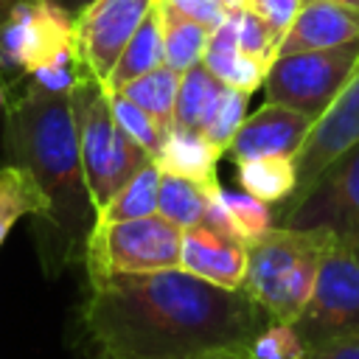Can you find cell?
<instances>
[{"label":"cell","mask_w":359,"mask_h":359,"mask_svg":"<svg viewBox=\"0 0 359 359\" xmlns=\"http://www.w3.org/2000/svg\"><path fill=\"white\" fill-rule=\"evenodd\" d=\"M160 20H163V45H165V67L185 73L188 67L199 65L205 56V48L210 42V34L202 22L180 14L171 3L157 0Z\"/></svg>","instance_id":"44dd1931"},{"label":"cell","mask_w":359,"mask_h":359,"mask_svg":"<svg viewBox=\"0 0 359 359\" xmlns=\"http://www.w3.org/2000/svg\"><path fill=\"white\" fill-rule=\"evenodd\" d=\"M3 163L20 165L42 191L45 213L34 219V241L45 275L84 261L87 236L95 227L93 205L73 115V98L34 84L17 87L3 104Z\"/></svg>","instance_id":"7a4b0ae2"},{"label":"cell","mask_w":359,"mask_h":359,"mask_svg":"<svg viewBox=\"0 0 359 359\" xmlns=\"http://www.w3.org/2000/svg\"><path fill=\"white\" fill-rule=\"evenodd\" d=\"M272 317L244 292L185 269L87 280L79 328L93 359H208L247 353Z\"/></svg>","instance_id":"6da1fadb"},{"label":"cell","mask_w":359,"mask_h":359,"mask_svg":"<svg viewBox=\"0 0 359 359\" xmlns=\"http://www.w3.org/2000/svg\"><path fill=\"white\" fill-rule=\"evenodd\" d=\"M182 227L151 213L129 222H95L84 247L87 280L180 269Z\"/></svg>","instance_id":"5b68a950"},{"label":"cell","mask_w":359,"mask_h":359,"mask_svg":"<svg viewBox=\"0 0 359 359\" xmlns=\"http://www.w3.org/2000/svg\"><path fill=\"white\" fill-rule=\"evenodd\" d=\"M165 65V45H163V20H160V6L149 11V17L140 22L123 53L118 56L109 79L104 81L107 90H121L129 81L157 70Z\"/></svg>","instance_id":"ac0fdd59"},{"label":"cell","mask_w":359,"mask_h":359,"mask_svg":"<svg viewBox=\"0 0 359 359\" xmlns=\"http://www.w3.org/2000/svg\"><path fill=\"white\" fill-rule=\"evenodd\" d=\"M219 3H222L227 11H238V8H244V6H247V0H219Z\"/></svg>","instance_id":"d590c367"},{"label":"cell","mask_w":359,"mask_h":359,"mask_svg":"<svg viewBox=\"0 0 359 359\" xmlns=\"http://www.w3.org/2000/svg\"><path fill=\"white\" fill-rule=\"evenodd\" d=\"M311 126H314L311 115L266 101L241 121L224 154L233 163L252 157H294L306 143Z\"/></svg>","instance_id":"7c38bea8"},{"label":"cell","mask_w":359,"mask_h":359,"mask_svg":"<svg viewBox=\"0 0 359 359\" xmlns=\"http://www.w3.org/2000/svg\"><path fill=\"white\" fill-rule=\"evenodd\" d=\"M300 6H303V0H247V8L255 11L278 36H283L289 31Z\"/></svg>","instance_id":"4dcf8cb0"},{"label":"cell","mask_w":359,"mask_h":359,"mask_svg":"<svg viewBox=\"0 0 359 359\" xmlns=\"http://www.w3.org/2000/svg\"><path fill=\"white\" fill-rule=\"evenodd\" d=\"M331 3H339V6H345V8H353V11H359V0H331Z\"/></svg>","instance_id":"74e56055"},{"label":"cell","mask_w":359,"mask_h":359,"mask_svg":"<svg viewBox=\"0 0 359 359\" xmlns=\"http://www.w3.org/2000/svg\"><path fill=\"white\" fill-rule=\"evenodd\" d=\"M359 70V39L323 50L278 56L264 79L266 101L320 118Z\"/></svg>","instance_id":"8992f818"},{"label":"cell","mask_w":359,"mask_h":359,"mask_svg":"<svg viewBox=\"0 0 359 359\" xmlns=\"http://www.w3.org/2000/svg\"><path fill=\"white\" fill-rule=\"evenodd\" d=\"M303 359H359V331L348 337H337L331 342L306 348Z\"/></svg>","instance_id":"d6a6232c"},{"label":"cell","mask_w":359,"mask_h":359,"mask_svg":"<svg viewBox=\"0 0 359 359\" xmlns=\"http://www.w3.org/2000/svg\"><path fill=\"white\" fill-rule=\"evenodd\" d=\"M306 345L292 323L269 320L247 345V359H303Z\"/></svg>","instance_id":"83f0119b"},{"label":"cell","mask_w":359,"mask_h":359,"mask_svg":"<svg viewBox=\"0 0 359 359\" xmlns=\"http://www.w3.org/2000/svg\"><path fill=\"white\" fill-rule=\"evenodd\" d=\"M160 165L151 160L143 165L101 210L95 222H129V219H143L157 213V191H160Z\"/></svg>","instance_id":"cb8c5ba5"},{"label":"cell","mask_w":359,"mask_h":359,"mask_svg":"<svg viewBox=\"0 0 359 359\" xmlns=\"http://www.w3.org/2000/svg\"><path fill=\"white\" fill-rule=\"evenodd\" d=\"M107 90V87H104ZM107 98H109V109H112V118L118 121V126L137 143L149 151L151 160H157V154L163 151V143L168 137L171 129L160 126L146 109H140L135 101H129L123 93L118 90H107Z\"/></svg>","instance_id":"484cf974"},{"label":"cell","mask_w":359,"mask_h":359,"mask_svg":"<svg viewBox=\"0 0 359 359\" xmlns=\"http://www.w3.org/2000/svg\"><path fill=\"white\" fill-rule=\"evenodd\" d=\"M180 269L222 289H241L247 275V244L210 224L185 227Z\"/></svg>","instance_id":"4fadbf2b"},{"label":"cell","mask_w":359,"mask_h":359,"mask_svg":"<svg viewBox=\"0 0 359 359\" xmlns=\"http://www.w3.org/2000/svg\"><path fill=\"white\" fill-rule=\"evenodd\" d=\"M236 14V36H238V48L247 53V56H252V59H258V62H264L266 67H272V62L278 59V45H280V36L255 14V11H250L247 6L244 8H238V11H233Z\"/></svg>","instance_id":"f1b7e54d"},{"label":"cell","mask_w":359,"mask_h":359,"mask_svg":"<svg viewBox=\"0 0 359 359\" xmlns=\"http://www.w3.org/2000/svg\"><path fill=\"white\" fill-rule=\"evenodd\" d=\"M328 230L272 224L247 244L244 292L278 323H294L306 309L320 264L331 247Z\"/></svg>","instance_id":"3957f363"},{"label":"cell","mask_w":359,"mask_h":359,"mask_svg":"<svg viewBox=\"0 0 359 359\" xmlns=\"http://www.w3.org/2000/svg\"><path fill=\"white\" fill-rule=\"evenodd\" d=\"M222 191V185H205L188 177L177 174H163L160 177V191H157V213L165 216L177 227H194L202 224L213 196Z\"/></svg>","instance_id":"ffe728a7"},{"label":"cell","mask_w":359,"mask_h":359,"mask_svg":"<svg viewBox=\"0 0 359 359\" xmlns=\"http://www.w3.org/2000/svg\"><path fill=\"white\" fill-rule=\"evenodd\" d=\"M205 224L227 230V233L238 236L244 244H250L275 224V213H272V205L250 196L247 191H224L222 188L210 202Z\"/></svg>","instance_id":"d6986e66"},{"label":"cell","mask_w":359,"mask_h":359,"mask_svg":"<svg viewBox=\"0 0 359 359\" xmlns=\"http://www.w3.org/2000/svg\"><path fill=\"white\" fill-rule=\"evenodd\" d=\"M165 3H171L180 14H185V17L196 20V22H202L208 31H216V28L230 17V11H227L219 0H165Z\"/></svg>","instance_id":"1f68e13d"},{"label":"cell","mask_w":359,"mask_h":359,"mask_svg":"<svg viewBox=\"0 0 359 359\" xmlns=\"http://www.w3.org/2000/svg\"><path fill=\"white\" fill-rule=\"evenodd\" d=\"M227 93V84L216 79L202 62L188 67L180 79L177 104H174V126L188 132H205L210 118L216 115L222 98Z\"/></svg>","instance_id":"e0dca14e"},{"label":"cell","mask_w":359,"mask_h":359,"mask_svg":"<svg viewBox=\"0 0 359 359\" xmlns=\"http://www.w3.org/2000/svg\"><path fill=\"white\" fill-rule=\"evenodd\" d=\"M76 39V17L50 0H25L0 22V93L8 98L59 48Z\"/></svg>","instance_id":"52a82bcc"},{"label":"cell","mask_w":359,"mask_h":359,"mask_svg":"<svg viewBox=\"0 0 359 359\" xmlns=\"http://www.w3.org/2000/svg\"><path fill=\"white\" fill-rule=\"evenodd\" d=\"M208 359H247V353H216V356H208Z\"/></svg>","instance_id":"8d00e7d4"},{"label":"cell","mask_w":359,"mask_h":359,"mask_svg":"<svg viewBox=\"0 0 359 359\" xmlns=\"http://www.w3.org/2000/svg\"><path fill=\"white\" fill-rule=\"evenodd\" d=\"M247 104H250V93H241V90H236V87H227V93H224V98H222L216 115L210 118V123H208V129H205L202 135H205L216 149L227 151L233 135L238 132L241 121L247 118Z\"/></svg>","instance_id":"f546056e"},{"label":"cell","mask_w":359,"mask_h":359,"mask_svg":"<svg viewBox=\"0 0 359 359\" xmlns=\"http://www.w3.org/2000/svg\"><path fill=\"white\" fill-rule=\"evenodd\" d=\"M275 224L328 230L359 252V146L342 154L297 202L272 208Z\"/></svg>","instance_id":"9c48e42d"},{"label":"cell","mask_w":359,"mask_h":359,"mask_svg":"<svg viewBox=\"0 0 359 359\" xmlns=\"http://www.w3.org/2000/svg\"><path fill=\"white\" fill-rule=\"evenodd\" d=\"M90 76L84 59H81V50H79V42L73 39L70 45L59 48L50 59H45L25 81L39 87V90H48V93H65L70 95L84 79Z\"/></svg>","instance_id":"4316f807"},{"label":"cell","mask_w":359,"mask_h":359,"mask_svg":"<svg viewBox=\"0 0 359 359\" xmlns=\"http://www.w3.org/2000/svg\"><path fill=\"white\" fill-rule=\"evenodd\" d=\"M180 79H182V73L163 65V67L129 81L118 93H123L129 101H135L140 109H146L160 126L174 129V104H177Z\"/></svg>","instance_id":"d4e9b609"},{"label":"cell","mask_w":359,"mask_h":359,"mask_svg":"<svg viewBox=\"0 0 359 359\" xmlns=\"http://www.w3.org/2000/svg\"><path fill=\"white\" fill-rule=\"evenodd\" d=\"M202 65L222 79L227 87H236L241 93H255L264 87V79L269 73V67L252 56H247L238 48V36H236V14L230 11V17L210 34V42L205 48Z\"/></svg>","instance_id":"9a60e30c"},{"label":"cell","mask_w":359,"mask_h":359,"mask_svg":"<svg viewBox=\"0 0 359 359\" xmlns=\"http://www.w3.org/2000/svg\"><path fill=\"white\" fill-rule=\"evenodd\" d=\"M20 3H25V0H0V22H3V20H6V17H8Z\"/></svg>","instance_id":"e575fe53"},{"label":"cell","mask_w":359,"mask_h":359,"mask_svg":"<svg viewBox=\"0 0 359 359\" xmlns=\"http://www.w3.org/2000/svg\"><path fill=\"white\" fill-rule=\"evenodd\" d=\"M359 39V11L331 0H303L294 22L280 36L278 56L337 48Z\"/></svg>","instance_id":"5bb4252c"},{"label":"cell","mask_w":359,"mask_h":359,"mask_svg":"<svg viewBox=\"0 0 359 359\" xmlns=\"http://www.w3.org/2000/svg\"><path fill=\"white\" fill-rule=\"evenodd\" d=\"M292 325L306 348L359 331V252L353 247L331 241L314 292Z\"/></svg>","instance_id":"ba28073f"},{"label":"cell","mask_w":359,"mask_h":359,"mask_svg":"<svg viewBox=\"0 0 359 359\" xmlns=\"http://www.w3.org/2000/svg\"><path fill=\"white\" fill-rule=\"evenodd\" d=\"M50 3H53V6H59L62 11H67L70 17H79V14H81L93 0H50Z\"/></svg>","instance_id":"836d02e7"},{"label":"cell","mask_w":359,"mask_h":359,"mask_svg":"<svg viewBox=\"0 0 359 359\" xmlns=\"http://www.w3.org/2000/svg\"><path fill=\"white\" fill-rule=\"evenodd\" d=\"M224 151L216 149L205 135L199 132H188V129H171L163 151L157 154V165L163 174H177V177H188L205 185H216V163Z\"/></svg>","instance_id":"2e32d148"},{"label":"cell","mask_w":359,"mask_h":359,"mask_svg":"<svg viewBox=\"0 0 359 359\" xmlns=\"http://www.w3.org/2000/svg\"><path fill=\"white\" fill-rule=\"evenodd\" d=\"M353 146H359V70L342 87V93L328 104V109L320 118H314V126L306 143L294 154L297 182H294L292 196L283 205L297 202Z\"/></svg>","instance_id":"30bf717a"},{"label":"cell","mask_w":359,"mask_h":359,"mask_svg":"<svg viewBox=\"0 0 359 359\" xmlns=\"http://www.w3.org/2000/svg\"><path fill=\"white\" fill-rule=\"evenodd\" d=\"M236 177L241 191L250 196L278 208L283 205L297 182L294 171V157H252V160H238L236 163Z\"/></svg>","instance_id":"7402d4cb"},{"label":"cell","mask_w":359,"mask_h":359,"mask_svg":"<svg viewBox=\"0 0 359 359\" xmlns=\"http://www.w3.org/2000/svg\"><path fill=\"white\" fill-rule=\"evenodd\" d=\"M157 0H93L76 17V42L93 79H109L118 56Z\"/></svg>","instance_id":"8fae6325"},{"label":"cell","mask_w":359,"mask_h":359,"mask_svg":"<svg viewBox=\"0 0 359 359\" xmlns=\"http://www.w3.org/2000/svg\"><path fill=\"white\" fill-rule=\"evenodd\" d=\"M45 208L48 205H45V196L36 188V182L20 165L3 163L0 165V247L20 219H25V216L39 219L45 213Z\"/></svg>","instance_id":"603a6c76"},{"label":"cell","mask_w":359,"mask_h":359,"mask_svg":"<svg viewBox=\"0 0 359 359\" xmlns=\"http://www.w3.org/2000/svg\"><path fill=\"white\" fill-rule=\"evenodd\" d=\"M70 98L87 188L95 210H101L143 165L151 163V157L118 126L109 109L107 90L98 79L87 76L70 93Z\"/></svg>","instance_id":"277c9868"}]
</instances>
